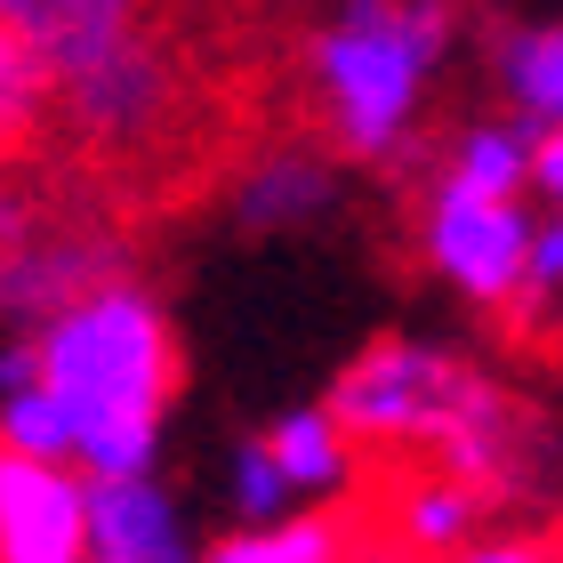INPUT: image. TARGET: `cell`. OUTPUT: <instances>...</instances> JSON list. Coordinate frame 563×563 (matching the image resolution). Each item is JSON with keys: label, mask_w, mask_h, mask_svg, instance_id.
I'll use <instances>...</instances> for the list:
<instances>
[{"label": "cell", "mask_w": 563, "mask_h": 563, "mask_svg": "<svg viewBox=\"0 0 563 563\" xmlns=\"http://www.w3.org/2000/svg\"><path fill=\"white\" fill-rule=\"evenodd\" d=\"M41 339V378L73 419V467L89 483H137L162 459L177 402V330L145 282L113 274L106 290L65 306Z\"/></svg>", "instance_id": "6da1fadb"}, {"label": "cell", "mask_w": 563, "mask_h": 563, "mask_svg": "<svg viewBox=\"0 0 563 563\" xmlns=\"http://www.w3.org/2000/svg\"><path fill=\"white\" fill-rule=\"evenodd\" d=\"M451 33V0H330V16L306 33V89H314L322 137L339 162H411Z\"/></svg>", "instance_id": "7a4b0ae2"}, {"label": "cell", "mask_w": 563, "mask_h": 563, "mask_svg": "<svg viewBox=\"0 0 563 563\" xmlns=\"http://www.w3.org/2000/svg\"><path fill=\"white\" fill-rule=\"evenodd\" d=\"M492 387L499 378L475 371L467 354H451L443 339H371L354 363H339L322 402L363 451L387 443V451H427L434 459L475 419V402Z\"/></svg>", "instance_id": "3957f363"}, {"label": "cell", "mask_w": 563, "mask_h": 563, "mask_svg": "<svg viewBox=\"0 0 563 563\" xmlns=\"http://www.w3.org/2000/svg\"><path fill=\"white\" fill-rule=\"evenodd\" d=\"M540 218L548 210H531V201L475 194V186L434 177L427 201H419V258H427V274L443 282V290H459L467 306L516 314L523 274H531V242H540Z\"/></svg>", "instance_id": "277c9868"}, {"label": "cell", "mask_w": 563, "mask_h": 563, "mask_svg": "<svg viewBox=\"0 0 563 563\" xmlns=\"http://www.w3.org/2000/svg\"><path fill=\"white\" fill-rule=\"evenodd\" d=\"M89 499L81 467L0 443V563H89Z\"/></svg>", "instance_id": "5b68a950"}, {"label": "cell", "mask_w": 563, "mask_h": 563, "mask_svg": "<svg viewBox=\"0 0 563 563\" xmlns=\"http://www.w3.org/2000/svg\"><path fill=\"white\" fill-rule=\"evenodd\" d=\"M169 97H177L169 57L153 41H130V48H113V57H97L89 73L57 81V113L73 121V137H89V145H145L169 121Z\"/></svg>", "instance_id": "8992f818"}, {"label": "cell", "mask_w": 563, "mask_h": 563, "mask_svg": "<svg viewBox=\"0 0 563 563\" xmlns=\"http://www.w3.org/2000/svg\"><path fill=\"white\" fill-rule=\"evenodd\" d=\"M346 169L339 153L314 137H274L234 169V218L242 234H314V225L339 210Z\"/></svg>", "instance_id": "52a82bcc"}, {"label": "cell", "mask_w": 563, "mask_h": 563, "mask_svg": "<svg viewBox=\"0 0 563 563\" xmlns=\"http://www.w3.org/2000/svg\"><path fill=\"white\" fill-rule=\"evenodd\" d=\"M121 266L106 242H73V234H33L16 250H0V322H16L33 339L41 322H57L65 306H81L89 290H106Z\"/></svg>", "instance_id": "ba28073f"}, {"label": "cell", "mask_w": 563, "mask_h": 563, "mask_svg": "<svg viewBox=\"0 0 563 563\" xmlns=\"http://www.w3.org/2000/svg\"><path fill=\"white\" fill-rule=\"evenodd\" d=\"M210 548L194 540L186 507L162 475L137 483H97L89 499V563H201Z\"/></svg>", "instance_id": "9c48e42d"}, {"label": "cell", "mask_w": 563, "mask_h": 563, "mask_svg": "<svg viewBox=\"0 0 563 563\" xmlns=\"http://www.w3.org/2000/svg\"><path fill=\"white\" fill-rule=\"evenodd\" d=\"M9 24L48 57L57 81H73L97 57L145 41V0H9Z\"/></svg>", "instance_id": "30bf717a"}, {"label": "cell", "mask_w": 563, "mask_h": 563, "mask_svg": "<svg viewBox=\"0 0 563 563\" xmlns=\"http://www.w3.org/2000/svg\"><path fill=\"white\" fill-rule=\"evenodd\" d=\"M266 443L282 459V475H290L298 507H339L354 492V475H363V443L330 419V402H290V411H274Z\"/></svg>", "instance_id": "8fae6325"}, {"label": "cell", "mask_w": 563, "mask_h": 563, "mask_svg": "<svg viewBox=\"0 0 563 563\" xmlns=\"http://www.w3.org/2000/svg\"><path fill=\"white\" fill-rule=\"evenodd\" d=\"M434 177H451V186H475V194H507V201H531V186H540V130L516 113H475L459 121V130L443 137V162H434Z\"/></svg>", "instance_id": "7c38bea8"}, {"label": "cell", "mask_w": 563, "mask_h": 563, "mask_svg": "<svg viewBox=\"0 0 563 563\" xmlns=\"http://www.w3.org/2000/svg\"><path fill=\"white\" fill-rule=\"evenodd\" d=\"M483 516H492V499L467 492V483L443 475V467H419V475L395 483V540H402V555H419V563H451V555H467L475 540H492Z\"/></svg>", "instance_id": "4fadbf2b"}, {"label": "cell", "mask_w": 563, "mask_h": 563, "mask_svg": "<svg viewBox=\"0 0 563 563\" xmlns=\"http://www.w3.org/2000/svg\"><path fill=\"white\" fill-rule=\"evenodd\" d=\"M492 81L507 97V113L531 121V130H563V16L540 24H507L492 41Z\"/></svg>", "instance_id": "5bb4252c"}, {"label": "cell", "mask_w": 563, "mask_h": 563, "mask_svg": "<svg viewBox=\"0 0 563 563\" xmlns=\"http://www.w3.org/2000/svg\"><path fill=\"white\" fill-rule=\"evenodd\" d=\"M371 548L354 540L346 516H330V507H306V516L290 523H258V531H225V540H210V555L201 563H363Z\"/></svg>", "instance_id": "9a60e30c"}, {"label": "cell", "mask_w": 563, "mask_h": 563, "mask_svg": "<svg viewBox=\"0 0 563 563\" xmlns=\"http://www.w3.org/2000/svg\"><path fill=\"white\" fill-rule=\"evenodd\" d=\"M41 113H57V73H48V57L0 16V145H24L41 130Z\"/></svg>", "instance_id": "2e32d148"}, {"label": "cell", "mask_w": 563, "mask_h": 563, "mask_svg": "<svg viewBox=\"0 0 563 563\" xmlns=\"http://www.w3.org/2000/svg\"><path fill=\"white\" fill-rule=\"evenodd\" d=\"M225 507H234V523L242 531H258V523H290L306 516L298 492H290V475H282V459L266 434H242L234 451H225Z\"/></svg>", "instance_id": "e0dca14e"}, {"label": "cell", "mask_w": 563, "mask_h": 563, "mask_svg": "<svg viewBox=\"0 0 563 563\" xmlns=\"http://www.w3.org/2000/svg\"><path fill=\"white\" fill-rule=\"evenodd\" d=\"M0 443L24 451V459H57V467H73V419H65V402L48 395V378L24 387V395H0Z\"/></svg>", "instance_id": "ac0fdd59"}, {"label": "cell", "mask_w": 563, "mask_h": 563, "mask_svg": "<svg viewBox=\"0 0 563 563\" xmlns=\"http://www.w3.org/2000/svg\"><path fill=\"white\" fill-rule=\"evenodd\" d=\"M516 322L523 330H555L563 322V218H540V242H531V274H523V298H516Z\"/></svg>", "instance_id": "d6986e66"}, {"label": "cell", "mask_w": 563, "mask_h": 563, "mask_svg": "<svg viewBox=\"0 0 563 563\" xmlns=\"http://www.w3.org/2000/svg\"><path fill=\"white\" fill-rule=\"evenodd\" d=\"M451 563H563V548L548 540V531H492V540H475Z\"/></svg>", "instance_id": "ffe728a7"}, {"label": "cell", "mask_w": 563, "mask_h": 563, "mask_svg": "<svg viewBox=\"0 0 563 563\" xmlns=\"http://www.w3.org/2000/svg\"><path fill=\"white\" fill-rule=\"evenodd\" d=\"M24 387H41V339H0V395H24Z\"/></svg>", "instance_id": "44dd1931"}, {"label": "cell", "mask_w": 563, "mask_h": 563, "mask_svg": "<svg viewBox=\"0 0 563 563\" xmlns=\"http://www.w3.org/2000/svg\"><path fill=\"white\" fill-rule=\"evenodd\" d=\"M531 194H540L548 210L563 218V130H548V137H540V186H531Z\"/></svg>", "instance_id": "7402d4cb"}, {"label": "cell", "mask_w": 563, "mask_h": 563, "mask_svg": "<svg viewBox=\"0 0 563 563\" xmlns=\"http://www.w3.org/2000/svg\"><path fill=\"white\" fill-rule=\"evenodd\" d=\"M0 16H9V0H0Z\"/></svg>", "instance_id": "603a6c76"}]
</instances>
